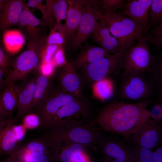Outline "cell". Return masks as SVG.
Instances as JSON below:
<instances>
[{
    "label": "cell",
    "instance_id": "6da1fadb",
    "mask_svg": "<svg viewBox=\"0 0 162 162\" xmlns=\"http://www.w3.org/2000/svg\"><path fill=\"white\" fill-rule=\"evenodd\" d=\"M152 101L133 103L116 100L105 106L93 121L101 130L127 138L151 119L148 107Z\"/></svg>",
    "mask_w": 162,
    "mask_h": 162
},
{
    "label": "cell",
    "instance_id": "7a4b0ae2",
    "mask_svg": "<svg viewBox=\"0 0 162 162\" xmlns=\"http://www.w3.org/2000/svg\"><path fill=\"white\" fill-rule=\"evenodd\" d=\"M42 136L49 144L72 142L96 148L103 134L101 129L95 126L93 120L88 122H74L59 124L49 127Z\"/></svg>",
    "mask_w": 162,
    "mask_h": 162
},
{
    "label": "cell",
    "instance_id": "3957f363",
    "mask_svg": "<svg viewBox=\"0 0 162 162\" xmlns=\"http://www.w3.org/2000/svg\"><path fill=\"white\" fill-rule=\"evenodd\" d=\"M154 89L144 74L124 71L117 91V100L136 103L153 100Z\"/></svg>",
    "mask_w": 162,
    "mask_h": 162
},
{
    "label": "cell",
    "instance_id": "277c9868",
    "mask_svg": "<svg viewBox=\"0 0 162 162\" xmlns=\"http://www.w3.org/2000/svg\"><path fill=\"white\" fill-rule=\"evenodd\" d=\"M103 14L110 33L118 41L121 52L131 46L135 40L144 37L142 29L127 16L116 12Z\"/></svg>",
    "mask_w": 162,
    "mask_h": 162
},
{
    "label": "cell",
    "instance_id": "5b68a950",
    "mask_svg": "<svg viewBox=\"0 0 162 162\" xmlns=\"http://www.w3.org/2000/svg\"><path fill=\"white\" fill-rule=\"evenodd\" d=\"M123 52L124 60V71L130 73H144L149 71L155 57L152 53L148 43L144 38Z\"/></svg>",
    "mask_w": 162,
    "mask_h": 162
},
{
    "label": "cell",
    "instance_id": "8992f818",
    "mask_svg": "<svg viewBox=\"0 0 162 162\" xmlns=\"http://www.w3.org/2000/svg\"><path fill=\"white\" fill-rule=\"evenodd\" d=\"M40 41H33L28 49L20 54L15 60L13 69L7 76L6 83L16 82L23 80L29 76L36 68L41 59L42 42L36 46Z\"/></svg>",
    "mask_w": 162,
    "mask_h": 162
},
{
    "label": "cell",
    "instance_id": "52a82bcc",
    "mask_svg": "<svg viewBox=\"0 0 162 162\" xmlns=\"http://www.w3.org/2000/svg\"><path fill=\"white\" fill-rule=\"evenodd\" d=\"M104 17L99 1L87 0L75 36L72 41L74 48H78L92 35L98 21Z\"/></svg>",
    "mask_w": 162,
    "mask_h": 162
},
{
    "label": "cell",
    "instance_id": "ba28073f",
    "mask_svg": "<svg viewBox=\"0 0 162 162\" xmlns=\"http://www.w3.org/2000/svg\"><path fill=\"white\" fill-rule=\"evenodd\" d=\"M100 137L96 150L102 155L126 162H135L130 144L122 136L111 133Z\"/></svg>",
    "mask_w": 162,
    "mask_h": 162
},
{
    "label": "cell",
    "instance_id": "9c48e42d",
    "mask_svg": "<svg viewBox=\"0 0 162 162\" xmlns=\"http://www.w3.org/2000/svg\"><path fill=\"white\" fill-rule=\"evenodd\" d=\"M124 60L123 52L102 58L86 65L82 68L86 76L94 84L109 77L111 74L124 68Z\"/></svg>",
    "mask_w": 162,
    "mask_h": 162
},
{
    "label": "cell",
    "instance_id": "30bf717a",
    "mask_svg": "<svg viewBox=\"0 0 162 162\" xmlns=\"http://www.w3.org/2000/svg\"><path fill=\"white\" fill-rule=\"evenodd\" d=\"M77 98L58 87L54 89L41 106L31 113L37 115L40 122L39 127L45 129L60 108Z\"/></svg>",
    "mask_w": 162,
    "mask_h": 162
},
{
    "label": "cell",
    "instance_id": "8fae6325",
    "mask_svg": "<svg viewBox=\"0 0 162 162\" xmlns=\"http://www.w3.org/2000/svg\"><path fill=\"white\" fill-rule=\"evenodd\" d=\"M90 110V105L86 99L78 98L60 108L44 129L59 124L84 122Z\"/></svg>",
    "mask_w": 162,
    "mask_h": 162
},
{
    "label": "cell",
    "instance_id": "7c38bea8",
    "mask_svg": "<svg viewBox=\"0 0 162 162\" xmlns=\"http://www.w3.org/2000/svg\"><path fill=\"white\" fill-rule=\"evenodd\" d=\"M124 139L130 144L154 150L162 142V125L158 122L151 119L137 131Z\"/></svg>",
    "mask_w": 162,
    "mask_h": 162
},
{
    "label": "cell",
    "instance_id": "4fadbf2b",
    "mask_svg": "<svg viewBox=\"0 0 162 162\" xmlns=\"http://www.w3.org/2000/svg\"><path fill=\"white\" fill-rule=\"evenodd\" d=\"M16 153L21 162H52L50 146L41 137L19 146Z\"/></svg>",
    "mask_w": 162,
    "mask_h": 162
},
{
    "label": "cell",
    "instance_id": "5bb4252c",
    "mask_svg": "<svg viewBox=\"0 0 162 162\" xmlns=\"http://www.w3.org/2000/svg\"><path fill=\"white\" fill-rule=\"evenodd\" d=\"M37 75V73L32 75L26 79L18 81L17 83H15L18 97L17 112L14 117L16 122L22 121L26 116L30 113Z\"/></svg>",
    "mask_w": 162,
    "mask_h": 162
},
{
    "label": "cell",
    "instance_id": "9a60e30c",
    "mask_svg": "<svg viewBox=\"0 0 162 162\" xmlns=\"http://www.w3.org/2000/svg\"><path fill=\"white\" fill-rule=\"evenodd\" d=\"M60 67L58 75V87L76 97L86 99L81 79L72 62H67Z\"/></svg>",
    "mask_w": 162,
    "mask_h": 162
},
{
    "label": "cell",
    "instance_id": "2e32d148",
    "mask_svg": "<svg viewBox=\"0 0 162 162\" xmlns=\"http://www.w3.org/2000/svg\"><path fill=\"white\" fill-rule=\"evenodd\" d=\"M152 0H128L121 13L128 16L136 25L142 28L146 34L149 14Z\"/></svg>",
    "mask_w": 162,
    "mask_h": 162
},
{
    "label": "cell",
    "instance_id": "e0dca14e",
    "mask_svg": "<svg viewBox=\"0 0 162 162\" xmlns=\"http://www.w3.org/2000/svg\"><path fill=\"white\" fill-rule=\"evenodd\" d=\"M16 122L11 115L0 125V154L10 155L17 150L19 146L13 129Z\"/></svg>",
    "mask_w": 162,
    "mask_h": 162
},
{
    "label": "cell",
    "instance_id": "ac0fdd59",
    "mask_svg": "<svg viewBox=\"0 0 162 162\" xmlns=\"http://www.w3.org/2000/svg\"><path fill=\"white\" fill-rule=\"evenodd\" d=\"M87 0H66L68 8L64 26L66 40L72 41L77 31Z\"/></svg>",
    "mask_w": 162,
    "mask_h": 162
},
{
    "label": "cell",
    "instance_id": "d6986e66",
    "mask_svg": "<svg viewBox=\"0 0 162 162\" xmlns=\"http://www.w3.org/2000/svg\"><path fill=\"white\" fill-rule=\"evenodd\" d=\"M49 144L52 152V162H72L78 154L86 152L88 147L72 142Z\"/></svg>",
    "mask_w": 162,
    "mask_h": 162
},
{
    "label": "cell",
    "instance_id": "ffe728a7",
    "mask_svg": "<svg viewBox=\"0 0 162 162\" xmlns=\"http://www.w3.org/2000/svg\"><path fill=\"white\" fill-rule=\"evenodd\" d=\"M37 74L34 97L30 113L41 106L55 89L51 75L46 74L42 72Z\"/></svg>",
    "mask_w": 162,
    "mask_h": 162
},
{
    "label": "cell",
    "instance_id": "44dd1931",
    "mask_svg": "<svg viewBox=\"0 0 162 162\" xmlns=\"http://www.w3.org/2000/svg\"><path fill=\"white\" fill-rule=\"evenodd\" d=\"M103 17L98 22L92 35L93 39L110 54H118L121 52L118 41L116 38L111 34Z\"/></svg>",
    "mask_w": 162,
    "mask_h": 162
},
{
    "label": "cell",
    "instance_id": "7402d4cb",
    "mask_svg": "<svg viewBox=\"0 0 162 162\" xmlns=\"http://www.w3.org/2000/svg\"><path fill=\"white\" fill-rule=\"evenodd\" d=\"M24 7L22 1L7 0L4 10L0 17V28L5 31L19 23L20 14Z\"/></svg>",
    "mask_w": 162,
    "mask_h": 162
},
{
    "label": "cell",
    "instance_id": "603a6c76",
    "mask_svg": "<svg viewBox=\"0 0 162 162\" xmlns=\"http://www.w3.org/2000/svg\"><path fill=\"white\" fill-rule=\"evenodd\" d=\"M111 55L101 47L93 46L82 52L72 63L77 70Z\"/></svg>",
    "mask_w": 162,
    "mask_h": 162
},
{
    "label": "cell",
    "instance_id": "cb8c5ba5",
    "mask_svg": "<svg viewBox=\"0 0 162 162\" xmlns=\"http://www.w3.org/2000/svg\"><path fill=\"white\" fill-rule=\"evenodd\" d=\"M18 94L15 83H6V86L2 93L0 101L6 112L9 115L17 108Z\"/></svg>",
    "mask_w": 162,
    "mask_h": 162
},
{
    "label": "cell",
    "instance_id": "d4e9b609",
    "mask_svg": "<svg viewBox=\"0 0 162 162\" xmlns=\"http://www.w3.org/2000/svg\"><path fill=\"white\" fill-rule=\"evenodd\" d=\"M3 40L6 50L9 52L14 53L21 48L25 40L23 35L20 31L7 30L4 33Z\"/></svg>",
    "mask_w": 162,
    "mask_h": 162
},
{
    "label": "cell",
    "instance_id": "484cf974",
    "mask_svg": "<svg viewBox=\"0 0 162 162\" xmlns=\"http://www.w3.org/2000/svg\"><path fill=\"white\" fill-rule=\"evenodd\" d=\"M149 73L148 78L151 85L157 90L158 100L162 99V59L160 55L155 57Z\"/></svg>",
    "mask_w": 162,
    "mask_h": 162
},
{
    "label": "cell",
    "instance_id": "4316f807",
    "mask_svg": "<svg viewBox=\"0 0 162 162\" xmlns=\"http://www.w3.org/2000/svg\"><path fill=\"white\" fill-rule=\"evenodd\" d=\"M24 8L20 14L19 23L21 26H26L29 37L34 39L37 37L38 34L36 27L41 23L29 10Z\"/></svg>",
    "mask_w": 162,
    "mask_h": 162
},
{
    "label": "cell",
    "instance_id": "83f0119b",
    "mask_svg": "<svg viewBox=\"0 0 162 162\" xmlns=\"http://www.w3.org/2000/svg\"><path fill=\"white\" fill-rule=\"evenodd\" d=\"M94 85L95 95L103 100L111 98L115 94V87L112 80L110 77L98 81Z\"/></svg>",
    "mask_w": 162,
    "mask_h": 162
},
{
    "label": "cell",
    "instance_id": "f1b7e54d",
    "mask_svg": "<svg viewBox=\"0 0 162 162\" xmlns=\"http://www.w3.org/2000/svg\"><path fill=\"white\" fill-rule=\"evenodd\" d=\"M149 14V20L146 28V34L152 26L154 27L162 23V0H152Z\"/></svg>",
    "mask_w": 162,
    "mask_h": 162
},
{
    "label": "cell",
    "instance_id": "f546056e",
    "mask_svg": "<svg viewBox=\"0 0 162 162\" xmlns=\"http://www.w3.org/2000/svg\"><path fill=\"white\" fill-rule=\"evenodd\" d=\"M46 2L52 15L55 16L57 24L60 23L61 20L66 19L68 10L66 0H46Z\"/></svg>",
    "mask_w": 162,
    "mask_h": 162
},
{
    "label": "cell",
    "instance_id": "4dcf8cb0",
    "mask_svg": "<svg viewBox=\"0 0 162 162\" xmlns=\"http://www.w3.org/2000/svg\"><path fill=\"white\" fill-rule=\"evenodd\" d=\"M66 41L64 26L60 23L52 28L46 41V45L57 44L63 47Z\"/></svg>",
    "mask_w": 162,
    "mask_h": 162
},
{
    "label": "cell",
    "instance_id": "1f68e13d",
    "mask_svg": "<svg viewBox=\"0 0 162 162\" xmlns=\"http://www.w3.org/2000/svg\"><path fill=\"white\" fill-rule=\"evenodd\" d=\"M135 162H154L153 150L130 144Z\"/></svg>",
    "mask_w": 162,
    "mask_h": 162
},
{
    "label": "cell",
    "instance_id": "d6a6232c",
    "mask_svg": "<svg viewBox=\"0 0 162 162\" xmlns=\"http://www.w3.org/2000/svg\"><path fill=\"white\" fill-rule=\"evenodd\" d=\"M41 0H29L28 5L29 6L40 10L42 12L43 18L51 26L53 25L52 14L51 10L46 4L44 5Z\"/></svg>",
    "mask_w": 162,
    "mask_h": 162
},
{
    "label": "cell",
    "instance_id": "836d02e7",
    "mask_svg": "<svg viewBox=\"0 0 162 162\" xmlns=\"http://www.w3.org/2000/svg\"><path fill=\"white\" fill-rule=\"evenodd\" d=\"M152 31V33H149L144 38L158 50L162 47V23L154 27Z\"/></svg>",
    "mask_w": 162,
    "mask_h": 162
},
{
    "label": "cell",
    "instance_id": "e575fe53",
    "mask_svg": "<svg viewBox=\"0 0 162 162\" xmlns=\"http://www.w3.org/2000/svg\"><path fill=\"white\" fill-rule=\"evenodd\" d=\"M100 2L103 14L116 12L118 9L123 10L126 4L122 0H101Z\"/></svg>",
    "mask_w": 162,
    "mask_h": 162
},
{
    "label": "cell",
    "instance_id": "d590c367",
    "mask_svg": "<svg viewBox=\"0 0 162 162\" xmlns=\"http://www.w3.org/2000/svg\"><path fill=\"white\" fill-rule=\"evenodd\" d=\"M63 47L57 44L46 45L43 47L41 52V59L43 63L50 62L52 57L57 51Z\"/></svg>",
    "mask_w": 162,
    "mask_h": 162
},
{
    "label": "cell",
    "instance_id": "8d00e7d4",
    "mask_svg": "<svg viewBox=\"0 0 162 162\" xmlns=\"http://www.w3.org/2000/svg\"><path fill=\"white\" fill-rule=\"evenodd\" d=\"M22 121V124L26 129H34L39 127L40 125V122L38 117L34 113H30L26 115Z\"/></svg>",
    "mask_w": 162,
    "mask_h": 162
},
{
    "label": "cell",
    "instance_id": "74e56055",
    "mask_svg": "<svg viewBox=\"0 0 162 162\" xmlns=\"http://www.w3.org/2000/svg\"><path fill=\"white\" fill-rule=\"evenodd\" d=\"M10 64V57L0 45V69L5 72L7 76L9 73L8 69Z\"/></svg>",
    "mask_w": 162,
    "mask_h": 162
},
{
    "label": "cell",
    "instance_id": "f35d334b",
    "mask_svg": "<svg viewBox=\"0 0 162 162\" xmlns=\"http://www.w3.org/2000/svg\"><path fill=\"white\" fill-rule=\"evenodd\" d=\"M54 56L52 60L54 61L53 62L56 65L61 67L66 62L63 48H60L58 50Z\"/></svg>",
    "mask_w": 162,
    "mask_h": 162
},
{
    "label": "cell",
    "instance_id": "ab89813d",
    "mask_svg": "<svg viewBox=\"0 0 162 162\" xmlns=\"http://www.w3.org/2000/svg\"><path fill=\"white\" fill-rule=\"evenodd\" d=\"M13 129L17 140L18 142L22 139L24 136L26 129L22 124L18 125L15 124L14 127Z\"/></svg>",
    "mask_w": 162,
    "mask_h": 162
},
{
    "label": "cell",
    "instance_id": "60d3db41",
    "mask_svg": "<svg viewBox=\"0 0 162 162\" xmlns=\"http://www.w3.org/2000/svg\"><path fill=\"white\" fill-rule=\"evenodd\" d=\"M162 108L161 104L155 105L150 111L151 117H152L157 121L161 119Z\"/></svg>",
    "mask_w": 162,
    "mask_h": 162
},
{
    "label": "cell",
    "instance_id": "b9f144b4",
    "mask_svg": "<svg viewBox=\"0 0 162 162\" xmlns=\"http://www.w3.org/2000/svg\"><path fill=\"white\" fill-rule=\"evenodd\" d=\"M72 162H91V161L86 151L78 154Z\"/></svg>",
    "mask_w": 162,
    "mask_h": 162
},
{
    "label": "cell",
    "instance_id": "7bdbcfd3",
    "mask_svg": "<svg viewBox=\"0 0 162 162\" xmlns=\"http://www.w3.org/2000/svg\"><path fill=\"white\" fill-rule=\"evenodd\" d=\"M154 162H162V146L161 145L153 151Z\"/></svg>",
    "mask_w": 162,
    "mask_h": 162
},
{
    "label": "cell",
    "instance_id": "ee69618b",
    "mask_svg": "<svg viewBox=\"0 0 162 162\" xmlns=\"http://www.w3.org/2000/svg\"><path fill=\"white\" fill-rule=\"evenodd\" d=\"M6 75L5 72L0 69V94L3 92L6 86Z\"/></svg>",
    "mask_w": 162,
    "mask_h": 162
},
{
    "label": "cell",
    "instance_id": "f6af8a7d",
    "mask_svg": "<svg viewBox=\"0 0 162 162\" xmlns=\"http://www.w3.org/2000/svg\"><path fill=\"white\" fill-rule=\"evenodd\" d=\"M9 116L5 111L0 101V125Z\"/></svg>",
    "mask_w": 162,
    "mask_h": 162
},
{
    "label": "cell",
    "instance_id": "bcb514c9",
    "mask_svg": "<svg viewBox=\"0 0 162 162\" xmlns=\"http://www.w3.org/2000/svg\"><path fill=\"white\" fill-rule=\"evenodd\" d=\"M4 162H21L17 154L16 151L13 154L9 155Z\"/></svg>",
    "mask_w": 162,
    "mask_h": 162
},
{
    "label": "cell",
    "instance_id": "7dc6e473",
    "mask_svg": "<svg viewBox=\"0 0 162 162\" xmlns=\"http://www.w3.org/2000/svg\"><path fill=\"white\" fill-rule=\"evenodd\" d=\"M100 162H126L106 155H102Z\"/></svg>",
    "mask_w": 162,
    "mask_h": 162
},
{
    "label": "cell",
    "instance_id": "c3c4849f",
    "mask_svg": "<svg viewBox=\"0 0 162 162\" xmlns=\"http://www.w3.org/2000/svg\"><path fill=\"white\" fill-rule=\"evenodd\" d=\"M7 1V0H0V17L4 10Z\"/></svg>",
    "mask_w": 162,
    "mask_h": 162
},
{
    "label": "cell",
    "instance_id": "681fc988",
    "mask_svg": "<svg viewBox=\"0 0 162 162\" xmlns=\"http://www.w3.org/2000/svg\"><path fill=\"white\" fill-rule=\"evenodd\" d=\"M2 93L1 94H0V98L1 97V94H2Z\"/></svg>",
    "mask_w": 162,
    "mask_h": 162
},
{
    "label": "cell",
    "instance_id": "f907efd6",
    "mask_svg": "<svg viewBox=\"0 0 162 162\" xmlns=\"http://www.w3.org/2000/svg\"></svg>",
    "mask_w": 162,
    "mask_h": 162
}]
</instances>
